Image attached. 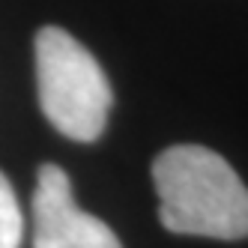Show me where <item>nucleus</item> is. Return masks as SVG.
<instances>
[{
    "label": "nucleus",
    "mask_w": 248,
    "mask_h": 248,
    "mask_svg": "<svg viewBox=\"0 0 248 248\" xmlns=\"http://www.w3.org/2000/svg\"><path fill=\"white\" fill-rule=\"evenodd\" d=\"M158 218L170 233L242 239L248 236V186L218 153L180 144L153 162Z\"/></svg>",
    "instance_id": "nucleus-1"
},
{
    "label": "nucleus",
    "mask_w": 248,
    "mask_h": 248,
    "mask_svg": "<svg viewBox=\"0 0 248 248\" xmlns=\"http://www.w3.org/2000/svg\"><path fill=\"white\" fill-rule=\"evenodd\" d=\"M36 90L45 120L72 140H96L111 111V84L99 60L72 33L42 27L36 33Z\"/></svg>",
    "instance_id": "nucleus-2"
},
{
    "label": "nucleus",
    "mask_w": 248,
    "mask_h": 248,
    "mask_svg": "<svg viewBox=\"0 0 248 248\" xmlns=\"http://www.w3.org/2000/svg\"><path fill=\"white\" fill-rule=\"evenodd\" d=\"M33 248H123L102 218L75 203L63 168L42 165L33 191Z\"/></svg>",
    "instance_id": "nucleus-3"
},
{
    "label": "nucleus",
    "mask_w": 248,
    "mask_h": 248,
    "mask_svg": "<svg viewBox=\"0 0 248 248\" xmlns=\"http://www.w3.org/2000/svg\"><path fill=\"white\" fill-rule=\"evenodd\" d=\"M21 239H24V216L12 191V183L0 170V248H18Z\"/></svg>",
    "instance_id": "nucleus-4"
}]
</instances>
